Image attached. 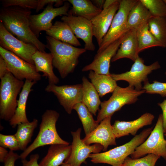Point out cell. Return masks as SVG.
<instances>
[{
  "mask_svg": "<svg viewBox=\"0 0 166 166\" xmlns=\"http://www.w3.org/2000/svg\"><path fill=\"white\" fill-rule=\"evenodd\" d=\"M30 9L12 6L2 8L0 22L11 34L23 42L32 44L39 51L44 52L46 45L41 42L34 34L30 26Z\"/></svg>",
  "mask_w": 166,
  "mask_h": 166,
  "instance_id": "6da1fadb",
  "label": "cell"
},
{
  "mask_svg": "<svg viewBox=\"0 0 166 166\" xmlns=\"http://www.w3.org/2000/svg\"><path fill=\"white\" fill-rule=\"evenodd\" d=\"M46 48L53 56V65L58 71L62 78L72 73L79 62L78 58L86 50L46 36Z\"/></svg>",
  "mask_w": 166,
  "mask_h": 166,
  "instance_id": "7a4b0ae2",
  "label": "cell"
},
{
  "mask_svg": "<svg viewBox=\"0 0 166 166\" xmlns=\"http://www.w3.org/2000/svg\"><path fill=\"white\" fill-rule=\"evenodd\" d=\"M59 116L56 111L47 109L42 116L38 134L33 143L20 155L21 160L26 159L34 150L40 147L55 144H69L59 135L56 124Z\"/></svg>",
  "mask_w": 166,
  "mask_h": 166,
  "instance_id": "3957f363",
  "label": "cell"
},
{
  "mask_svg": "<svg viewBox=\"0 0 166 166\" xmlns=\"http://www.w3.org/2000/svg\"><path fill=\"white\" fill-rule=\"evenodd\" d=\"M153 127L143 130L129 142L104 152L90 154L89 158L93 163H104L112 166H121L126 158L148 138Z\"/></svg>",
  "mask_w": 166,
  "mask_h": 166,
  "instance_id": "277c9868",
  "label": "cell"
},
{
  "mask_svg": "<svg viewBox=\"0 0 166 166\" xmlns=\"http://www.w3.org/2000/svg\"><path fill=\"white\" fill-rule=\"evenodd\" d=\"M24 83L23 81L18 79L9 71L1 79V119L9 121L14 115L17 106V97Z\"/></svg>",
  "mask_w": 166,
  "mask_h": 166,
  "instance_id": "5b68a950",
  "label": "cell"
},
{
  "mask_svg": "<svg viewBox=\"0 0 166 166\" xmlns=\"http://www.w3.org/2000/svg\"><path fill=\"white\" fill-rule=\"evenodd\" d=\"M144 93L145 91L144 89L137 90L129 86L125 88L117 86L110 98L101 102V109L98 111L97 122L99 124L105 117H112L124 105L135 103L138 97Z\"/></svg>",
  "mask_w": 166,
  "mask_h": 166,
  "instance_id": "8992f818",
  "label": "cell"
},
{
  "mask_svg": "<svg viewBox=\"0 0 166 166\" xmlns=\"http://www.w3.org/2000/svg\"><path fill=\"white\" fill-rule=\"evenodd\" d=\"M164 136L162 116L160 114L147 139L136 148L130 155L131 157L137 159L153 154L162 157L166 161V140Z\"/></svg>",
  "mask_w": 166,
  "mask_h": 166,
  "instance_id": "52a82bcc",
  "label": "cell"
},
{
  "mask_svg": "<svg viewBox=\"0 0 166 166\" xmlns=\"http://www.w3.org/2000/svg\"><path fill=\"white\" fill-rule=\"evenodd\" d=\"M137 1L120 0L118 10L113 18L108 32L99 46L97 53L103 51L109 45L119 38L126 32L125 28L128 13Z\"/></svg>",
  "mask_w": 166,
  "mask_h": 166,
  "instance_id": "ba28073f",
  "label": "cell"
},
{
  "mask_svg": "<svg viewBox=\"0 0 166 166\" xmlns=\"http://www.w3.org/2000/svg\"><path fill=\"white\" fill-rule=\"evenodd\" d=\"M142 58L138 57L129 71L121 74H111L110 76L116 81L123 80L127 81L129 86L137 90L142 89V83L148 81V76L153 70L160 68L158 61L149 65H145Z\"/></svg>",
  "mask_w": 166,
  "mask_h": 166,
  "instance_id": "9c48e42d",
  "label": "cell"
},
{
  "mask_svg": "<svg viewBox=\"0 0 166 166\" xmlns=\"http://www.w3.org/2000/svg\"><path fill=\"white\" fill-rule=\"evenodd\" d=\"M0 55L5 60L8 71L18 79L37 82L41 79V75L36 71L34 65L28 62L0 46Z\"/></svg>",
  "mask_w": 166,
  "mask_h": 166,
  "instance_id": "30bf717a",
  "label": "cell"
},
{
  "mask_svg": "<svg viewBox=\"0 0 166 166\" xmlns=\"http://www.w3.org/2000/svg\"><path fill=\"white\" fill-rule=\"evenodd\" d=\"M45 90L53 93L60 104L69 114L71 113L75 105L82 102V84L61 86L49 84Z\"/></svg>",
  "mask_w": 166,
  "mask_h": 166,
  "instance_id": "8fae6325",
  "label": "cell"
},
{
  "mask_svg": "<svg viewBox=\"0 0 166 166\" xmlns=\"http://www.w3.org/2000/svg\"><path fill=\"white\" fill-rule=\"evenodd\" d=\"M0 45L28 62L34 65L32 57L37 51L33 45L25 43L10 33L0 22Z\"/></svg>",
  "mask_w": 166,
  "mask_h": 166,
  "instance_id": "7c38bea8",
  "label": "cell"
},
{
  "mask_svg": "<svg viewBox=\"0 0 166 166\" xmlns=\"http://www.w3.org/2000/svg\"><path fill=\"white\" fill-rule=\"evenodd\" d=\"M53 5L49 4L41 13L30 16V29L38 38L41 31H46L51 27L53 25L52 21L55 17L68 15L69 3L66 2L62 6L57 8H54Z\"/></svg>",
  "mask_w": 166,
  "mask_h": 166,
  "instance_id": "4fadbf2b",
  "label": "cell"
},
{
  "mask_svg": "<svg viewBox=\"0 0 166 166\" xmlns=\"http://www.w3.org/2000/svg\"><path fill=\"white\" fill-rule=\"evenodd\" d=\"M81 128H79L76 131L71 132L73 137L71 152L69 157L63 163L73 166H81L90 154L100 152L103 147L99 144L87 145L81 138Z\"/></svg>",
  "mask_w": 166,
  "mask_h": 166,
  "instance_id": "5bb4252c",
  "label": "cell"
},
{
  "mask_svg": "<svg viewBox=\"0 0 166 166\" xmlns=\"http://www.w3.org/2000/svg\"><path fill=\"white\" fill-rule=\"evenodd\" d=\"M61 20L70 27L77 38L81 39L85 43L86 50L93 51L95 47L93 41V36L90 20L85 18L70 15H64Z\"/></svg>",
  "mask_w": 166,
  "mask_h": 166,
  "instance_id": "9a60e30c",
  "label": "cell"
},
{
  "mask_svg": "<svg viewBox=\"0 0 166 166\" xmlns=\"http://www.w3.org/2000/svg\"><path fill=\"white\" fill-rule=\"evenodd\" d=\"M123 36L110 44L102 52L97 53L93 61L84 67L82 71L92 70L97 74L110 75L109 69L110 61L118 50Z\"/></svg>",
  "mask_w": 166,
  "mask_h": 166,
  "instance_id": "2e32d148",
  "label": "cell"
},
{
  "mask_svg": "<svg viewBox=\"0 0 166 166\" xmlns=\"http://www.w3.org/2000/svg\"><path fill=\"white\" fill-rule=\"evenodd\" d=\"M111 117H107L101 121L94 131L82 139L83 142L87 145L99 144L103 146L104 151H107L109 146L116 145V138L111 124Z\"/></svg>",
  "mask_w": 166,
  "mask_h": 166,
  "instance_id": "e0dca14e",
  "label": "cell"
},
{
  "mask_svg": "<svg viewBox=\"0 0 166 166\" xmlns=\"http://www.w3.org/2000/svg\"><path fill=\"white\" fill-rule=\"evenodd\" d=\"M120 0L102 11L90 21L93 36L97 40L99 46L108 32L113 18L119 9Z\"/></svg>",
  "mask_w": 166,
  "mask_h": 166,
  "instance_id": "ac0fdd59",
  "label": "cell"
},
{
  "mask_svg": "<svg viewBox=\"0 0 166 166\" xmlns=\"http://www.w3.org/2000/svg\"><path fill=\"white\" fill-rule=\"evenodd\" d=\"M154 117L152 114L146 113L138 119L132 121L116 120L112 125L113 132L117 138L130 134L135 136L140 129L144 126L151 125Z\"/></svg>",
  "mask_w": 166,
  "mask_h": 166,
  "instance_id": "d6986e66",
  "label": "cell"
},
{
  "mask_svg": "<svg viewBox=\"0 0 166 166\" xmlns=\"http://www.w3.org/2000/svg\"><path fill=\"white\" fill-rule=\"evenodd\" d=\"M118 50L112 59V62L123 58H127L134 62L139 56L136 29L128 30L124 35Z\"/></svg>",
  "mask_w": 166,
  "mask_h": 166,
  "instance_id": "ffe728a7",
  "label": "cell"
},
{
  "mask_svg": "<svg viewBox=\"0 0 166 166\" xmlns=\"http://www.w3.org/2000/svg\"><path fill=\"white\" fill-rule=\"evenodd\" d=\"M37 81L26 80L19 94L17 100V106L14 114L9 121V124L13 128L18 124L29 122L26 114V105L29 94L32 90L33 86Z\"/></svg>",
  "mask_w": 166,
  "mask_h": 166,
  "instance_id": "44dd1931",
  "label": "cell"
},
{
  "mask_svg": "<svg viewBox=\"0 0 166 166\" xmlns=\"http://www.w3.org/2000/svg\"><path fill=\"white\" fill-rule=\"evenodd\" d=\"M32 58L36 71L42 72L43 76L47 78L49 84L56 85L58 83L59 79L53 71V56L50 52L38 50L33 55Z\"/></svg>",
  "mask_w": 166,
  "mask_h": 166,
  "instance_id": "7402d4cb",
  "label": "cell"
},
{
  "mask_svg": "<svg viewBox=\"0 0 166 166\" xmlns=\"http://www.w3.org/2000/svg\"><path fill=\"white\" fill-rule=\"evenodd\" d=\"M71 144H55L50 145L46 156L39 163L40 166H59L69 157Z\"/></svg>",
  "mask_w": 166,
  "mask_h": 166,
  "instance_id": "603a6c76",
  "label": "cell"
},
{
  "mask_svg": "<svg viewBox=\"0 0 166 166\" xmlns=\"http://www.w3.org/2000/svg\"><path fill=\"white\" fill-rule=\"evenodd\" d=\"M46 33L56 40L73 46L81 45L70 26L63 21H56Z\"/></svg>",
  "mask_w": 166,
  "mask_h": 166,
  "instance_id": "cb8c5ba5",
  "label": "cell"
},
{
  "mask_svg": "<svg viewBox=\"0 0 166 166\" xmlns=\"http://www.w3.org/2000/svg\"><path fill=\"white\" fill-rule=\"evenodd\" d=\"M152 17L148 9L140 0H138L128 13L125 28L126 32L131 29H137Z\"/></svg>",
  "mask_w": 166,
  "mask_h": 166,
  "instance_id": "d4e9b609",
  "label": "cell"
},
{
  "mask_svg": "<svg viewBox=\"0 0 166 166\" xmlns=\"http://www.w3.org/2000/svg\"><path fill=\"white\" fill-rule=\"evenodd\" d=\"M72 7L68 15L81 17L91 20L102 10L97 8L89 0H68Z\"/></svg>",
  "mask_w": 166,
  "mask_h": 166,
  "instance_id": "484cf974",
  "label": "cell"
},
{
  "mask_svg": "<svg viewBox=\"0 0 166 166\" xmlns=\"http://www.w3.org/2000/svg\"><path fill=\"white\" fill-rule=\"evenodd\" d=\"M82 102L94 116L98 110L101 102L95 88L85 76L82 78Z\"/></svg>",
  "mask_w": 166,
  "mask_h": 166,
  "instance_id": "4316f807",
  "label": "cell"
},
{
  "mask_svg": "<svg viewBox=\"0 0 166 166\" xmlns=\"http://www.w3.org/2000/svg\"><path fill=\"white\" fill-rule=\"evenodd\" d=\"M89 77L98 93L102 97L107 93H113L117 85L116 81L110 75L100 74L89 71Z\"/></svg>",
  "mask_w": 166,
  "mask_h": 166,
  "instance_id": "83f0119b",
  "label": "cell"
},
{
  "mask_svg": "<svg viewBox=\"0 0 166 166\" xmlns=\"http://www.w3.org/2000/svg\"><path fill=\"white\" fill-rule=\"evenodd\" d=\"M38 120L34 118L30 122L22 123L18 125L14 134L18 142L20 150L24 151L31 138L35 129L38 126Z\"/></svg>",
  "mask_w": 166,
  "mask_h": 166,
  "instance_id": "f1b7e54d",
  "label": "cell"
},
{
  "mask_svg": "<svg viewBox=\"0 0 166 166\" xmlns=\"http://www.w3.org/2000/svg\"><path fill=\"white\" fill-rule=\"evenodd\" d=\"M136 36L138 54L144 50L151 47H162L161 44L150 31L148 22L136 29Z\"/></svg>",
  "mask_w": 166,
  "mask_h": 166,
  "instance_id": "f546056e",
  "label": "cell"
},
{
  "mask_svg": "<svg viewBox=\"0 0 166 166\" xmlns=\"http://www.w3.org/2000/svg\"><path fill=\"white\" fill-rule=\"evenodd\" d=\"M77 113L82 123L85 136L94 131L99 124L95 121L92 114L82 102L75 105L73 108Z\"/></svg>",
  "mask_w": 166,
  "mask_h": 166,
  "instance_id": "4dcf8cb0",
  "label": "cell"
},
{
  "mask_svg": "<svg viewBox=\"0 0 166 166\" xmlns=\"http://www.w3.org/2000/svg\"><path fill=\"white\" fill-rule=\"evenodd\" d=\"M148 23L150 31L162 47L166 48V18L152 17Z\"/></svg>",
  "mask_w": 166,
  "mask_h": 166,
  "instance_id": "1f68e13d",
  "label": "cell"
},
{
  "mask_svg": "<svg viewBox=\"0 0 166 166\" xmlns=\"http://www.w3.org/2000/svg\"><path fill=\"white\" fill-rule=\"evenodd\" d=\"M153 17L166 18V3L163 0H140Z\"/></svg>",
  "mask_w": 166,
  "mask_h": 166,
  "instance_id": "d6a6232c",
  "label": "cell"
},
{
  "mask_svg": "<svg viewBox=\"0 0 166 166\" xmlns=\"http://www.w3.org/2000/svg\"><path fill=\"white\" fill-rule=\"evenodd\" d=\"M160 157V156L153 154H148L144 157L137 159L128 156L121 166H155Z\"/></svg>",
  "mask_w": 166,
  "mask_h": 166,
  "instance_id": "836d02e7",
  "label": "cell"
},
{
  "mask_svg": "<svg viewBox=\"0 0 166 166\" xmlns=\"http://www.w3.org/2000/svg\"><path fill=\"white\" fill-rule=\"evenodd\" d=\"M142 89L147 93L160 94L162 97H166V82H161L155 80L152 83L148 81L144 83Z\"/></svg>",
  "mask_w": 166,
  "mask_h": 166,
  "instance_id": "e575fe53",
  "label": "cell"
},
{
  "mask_svg": "<svg viewBox=\"0 0 166 166\" xmlns=\"http://www.w3.org/2000/svg\"><path fill=\"white\" fill-rule=\"evenodd\" d=\"M1 1L4 8L17 6L30 10H36L38 2V0H2Z\"/></svg>",
  "mask_w": 166,
  "mask_h": 166,
  "instance_id": "d590c367",
  "label": "cell"
},
{
  "mask_svg": "<svg viewBox=\"0 0 166 166\" xmlns=\"http://www.w3.org/2000/svg\"><path fill=\"white\" fill-rule=\"evenodd\" d=\"M0 146L13 151L20 150L18 142L14 134L6 135L0 133Z\"/></svg>",
  "mask_w": 166,
  "mask_h": 166,
  "instance_id": "8d00e7d4",
  "label": "cell"
},
{
  "mask_svg": "<svg viewBox=\"0 0 166 166\" xmlns=\"http://www.w3.org/2000/svg\"><path fill=\"white\" fill-rule=\"evenodd\" d=\"M66 0H38V5L36 9V12H38L43 9L46 5L49 4H54V6L57 7H60V6L63 4L64 2Z\"/></svg>",
  "mask_w": 166,
  "mask_h": 166,
  "instance_id": "74e56055",
  "label": "cell"
},
{
  "mask_svg": "<svg viewBox=\"0 0 166 166\" xmlns=\"http://www.w3.org/2000/svg\"><path fill=\"white\" fill-rule=\"evenodd\" d=\"M20 158V155L10 150L3 162L4 166H15V161Z\"/></svg>",
  "mask_w": 166,
  "mask_h": 166,
  "instance_id": "f35d334b",
  "label": "cell"
},
{
  "mask_svg": "<svg viewBox=\"0 0 166 166\" xmlns=\"http://www.w3.org/2000/svg\"><path fill=\"white\" fill-rule=\"evenodd\" d=\"M39 158L38 154H32L30 156L29 160L26 159L21 160L22 166H40L38 162Z\"/></svg>",
  "mask_w": 166,
  "mask_h": 166,
  "instance_id": "ab89813d",
  "label": "cell"
},
{
  "mask_svg": "<svg viewBox=\"0 0 166 166\" xmlns=\"http://www.w3.org/2000/svg\"><path fill=\"white\" fill-rule=\"evenodd\" d=\"M158 105L161 109L162 113L163 127L164 134L166 133V99L161 103H158Z\"/></svg>",
  "mask_w": 166,
  "mask_h": 166,
  "instance_id": "60d3db41",
  "label": "cell"
},
{
  "mask_svg": "<svg viewBox=\"0 0 166 166\" xmlns=\"http://www.w3.org/2000/svg\"><path fill=\"white\" fill-rule=\"evenodd\" d=\"M8 72L6 62L3 58L0 55V78L3 77Z\"/></svg>",
  "mask_w": 166,
  "mask_h": 166,
  "instance_id": "b9f144b4",
  "label": "cell"
},
{
  "mask_svg": "<svg viewBox=\"0 0 166 166\" xmlns=\"http://www.w3.org/2000/svg\"><path fill=\"white\" fill-rule=\"evenodd\" d=\"M8 153L9 152L6 148L0 146V162H1L3 163Z\"/></svg>",
  "mask_w": 166,
  "mask_h": 166,
  "instance_id": "7bdbcfd3",
  "label": "cell"
},
{
  "mask_svg": "<svg viewBox=\"0 0 166 166\" xmlns=\"http://www.w3.org/2000/svg\"><path fill=\"white\" fill-rule=\"evenodd\" d=\"M91 2L93 4L97 7L103 10V6L105 0H93Z\"/></svg>",
  "mask_w": 166,
  "mask_h": 166,
  "instance_id": "ee69618b",
  "label": "cell"
},
{
  "mask_svg": "<svg viewBox=\"0 0 166 166\" xmlns=\"http://www.w3.org/2000/svg\"><path fill=\"white\" fill-rule=\"evenodd\" d=\"M117 0H105L103 6V10L108 8L116 2Z\"/></svg>",
  "mask_w": 166,
  "mask_h": 166,
  "instance_id": "f6af8a7d",
  "label": "cell"
},
{
  "mask_svg": "<svg viewBox=\"0 0 166 166\" xmlns=\"http://www.w3.org/2000/svg\"><path fill=\"white\" fill-rule=\"evenodd\" d=\"M61 166H73L70 164L63 163Z\"/></svg>",
  "mask_w": 166,
  "mask_h": 166,
  "instance_id": "bcb514c9",
  "label": "cell"
},
{
  "mask_svg": "<svg viewBox=\"0 0 166 166\" xmlns=\"http://www.w3.org/2000/svg\"><path fill=\"white\" fill-rule=\"evenodd\" d=\"M164 136H166V133L164 134Z\"/></svg>",
  "mask_w": 166,
  "mask_h": 166,
  "instance_id": "7dc6e473",
  "label": "cell"
},
{
  "mask_svg": "<svg viewBox=\"0 0 166 166\" xmlns=\"http://www.w3.org/2000/svg\"><path fill=\"white\" fill-rule=\"evenodd\" d=\"M164 2H165V3H166V0H164Z\"/></svg>",
  "mask_w": 166,
  "mask_h": 166,
  "instance_id": "c3c4849f",
  "label": "cell"
},
{
  "mask_svg": "<svg viewBox=\"0 0 166 166\" xmlns=\"http://www.w3.org/2000/svg\"><path fill=\"white\" fill-rule=\"evenodd\" d=\"M165 75H166V72L165 73Z\"/></svg>",
  "mask_w": 166,
  "mask_h": 166,
  "instance_id": "681fc988",
  "label": "cell"
}]
</instances>
